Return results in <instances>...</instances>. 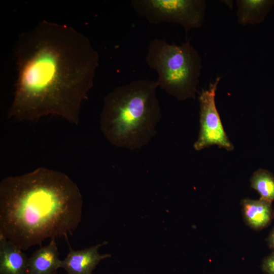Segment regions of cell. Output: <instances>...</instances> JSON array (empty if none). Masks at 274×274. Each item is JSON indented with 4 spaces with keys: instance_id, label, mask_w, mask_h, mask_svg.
<instances>
[{
    "instance_id": "cell-11",
    "label": "cell",
    "mask_w": 274,
    "mask_h": 274,
    "mask_svg": "<svg viewBox=\"0 0 274 274\" xmlns=\"http://www.w3.org/2000/svg\"><path fill=\"white\" fill-rule=\"evenodd\" d=\"M236 4L238 23L246 26L262 22L274 5V1L237 0Z\"/></svg>"
},
{
    "instance_id": "cell-8",
    "label": "cell",
    "mask_w": 274,
    "mask_h": 274,
    "mask_svg": "<svg viewBox=\"0 0 274 274\" xmlns=\"http://www.w3.org/2000/svg\"><path fill=\"white\" fill-rule=\"evenodd\" d=\"M61 260L55 238H52L47 245L36 250L28 258L27 274H56Z\"/></svg>"
},
{
    "instance_id": "cell-4",
    "label": "cell",
    "mask_w": 274,
    "mask_h": 274,
    "mask_svg": "<svg viewBox=\"0 0 274 274\" xmlns=\"http://www.w3.org/2000/svg\"><path fill=\"white\" fill-rule=\"evenodd\" d=\"M146 61L157 72L161 89L180 101L195 98L202 61L189 41L177 45L164 39H153L148 45Z\"/></svg>"
},
{
    "instance_id": "cell-1",
    "label": "cell",
    "mask_w": 274,
    "mask_h": 274,
    "mask_svg": "<svg viewBox=\"0 0 274 274\" xmlns=\"http://www.w3.org/2000/svg\"><path fill=\"white\" fill-rule=\"evenodd\" d=\"M15 58L17 77L8 117L19 122L55 115L78 125L99 60L88 38L43 20L19 35Z\"/></svg>"
},
{
    "instance_id": "cell-10",
    "label": "cell",
    "mask_w": 274,
    "mask_h": 274,
    "mask_svg": "<svg viewBox=\"0 0 274 274\" xmlns=\"http://www.w3.org/2000/svg\"><path fill=\"white\" fill-rule=\"evenodd\" d=\"M246 223L251 228L259 230L267 227L274 218L271 202L260 198H245L241 202Z\"/></svg>"
},
{
    "instance_id": "cell-9",
    "label": "cell",
    "mask_w": 274,
    "mask_h": 274,
    "mask_svg": "<svg viewBox=\"0 0 274 274\" xmlns=\"http://www.w3.org/2000/svg\"><path fill=\"white\" fill-rule=\"evenodd\" d=\"M22 251L0 235V274H27L29 258Z\"/></svg>"
},
{
    "instance_id": "cell-3",
    "label": "cell",
    "mask_w": 274,
    "mask_h": 274,
    "mask_svg": "<svg viewBox=\"0 0 274 274\" xmlns=\"http://www.w3.org/2000/svg\"><path fill=\"white\" fill-rule=\"evenodd\" d=\"M158 87L157 81L138 79L105 96L100 127L111 144L133 151L150 142L162 117Z\"/></svg>"
},
{
    "instance_id": "cell-6",
    "label": "cell",
    "mask_w": 274,
    "mask_h": 274,
    "mask_svg": "<svg viewBox=\"0 0 274 274\" xmlns=\"http://www.w3.org/2000/svg\"><path fill=\"white\" fill-rule=\"evenodd\" d=\"M221 77L210 82L206 89H201L199 96L200 131L194 148L200 151L212 145H217L228 151L233 150L224 130L215 103L216 92Z\"/></svg>"
},
{
    "instance_id": "cell-13",
    "label": "cell",
    "mask_w": 274,
    "mask_h": 274,
    "mask_svg": "<svg viewBox=\"0 0 274 274\" xmlns=\"http://www.w3.org/2000/svg\"><path fill=\"white\" fill-rule=\"evenodd\" d=\"M262 268L266 274H274V251L264 259Z\"/></svg>"
},
{
    "instance_id": "cell-12",
    "label": "cell",
    "mask_w": 274,
    "mask_h": 274,
    "mask_svg": "<svg viewBox=\"0 0 274 274\" xmlns=\"http://www.w3.org/2000/svg\"><path fill=\"white\" fill-rule=\"evenodd\" d=\"M251 184L261 199L270 202L274 201V177L270 172L263 169L257 170L251 178Z\"/></svg>"
},
{
    "instance_id": "cell-14",
    "label": "cell",
    "mask_w": 274,
    "mask_h": 274,
    "mask_svg": "<svg viewBox=\"0 0 274 274\" xmlns=\"http://www.w3.org/2000/svg\"><path fill=\"white\" fill-rule=\"evenodd\" d=\"M267 243L269 247L274 251V228L268 236Z\"/></svg>"
},
{
    "instance_id": "cell-7",
    "label": "cell",
    "mask_w": 274,
    "mask_h": 274,
    "mask_svg": "<svg viewBox=\"0 0 274 274\" xmlns=\"http://www.w3.org/2000/svg\"><path fill=\"white\" fill-rule=\"evenodd\" d=\"M107 242L80 250H74L69 243V252L61 260L60 268L67 274H92L93 270L102 260L111 257V254H100L99 248Z\"/></svg>"
},
{
    "instance_id": "cell-5",
    "label": "cell",
    "mask_w": 274,
    "mask_h": 274,
    "mask_svg": "<svg viewBox=\"0 0 274 274\" xmlns=\"http://www.w3.org/2000/svg\"><path fill=\"white\" fill-rule=\"evenodd\" d=\"M130 4L149 23L178 24L186 33L202 26L207 8L204 0H132Z\"/></svg>"
},
{
    "instance_id": "cell-2",
    "label": "cell",
    "mask_w": 274,
    "mask_h": 274,
    "mask_svg": "<svg viewBox=\"0 0 274 274\" xmlns=\"http://www.w3.org/2000/svg\"><path fill=\"white\" fill-rule=\"evenodd\" d=\"M80 189L65 174L41 167L0 182V235L22 250L46 239L68 241L82 219Z\"/></svg>"
}]
</instances>
